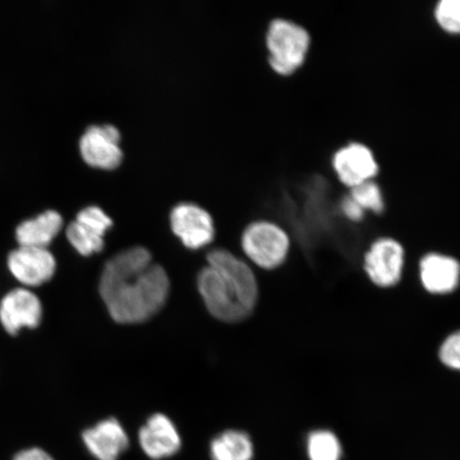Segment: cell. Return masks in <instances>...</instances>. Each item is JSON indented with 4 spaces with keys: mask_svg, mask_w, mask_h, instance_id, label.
<instances>
[{
    "mask_svg": "<svg viewBox=\"0 0 460 460\" xmlns=\"http://www.w3.org/2000/svg\"><path fill=\"white\" fill-rule=\"evenodd\" d=\"M170 290L169 275L158 263L134 278L99 288L109 315L119 324H140L153 318L164 307Z\"/></svg>",
    "mask_w": 460,
    "mask_h": 460,
    "instance_id": "cell-1",
    "label": "cell"
},
{
    "mask_svg": "<svg viewBox=\"0 0 460 460\" xmlns=\"http://www.w3.org/2000/svg\"><path fill=\"white\" fill-rule=\"evenodd\" d=\"M266 44L270 66L281 76H290L306 62L312 36L297 22L278 17L269 24Z\"/></svg>",
    "mask_w": 460,
    "mask_h": 460,
    "instance_id": "cell-2",
    "label": "cell"
},
{
    "mask_svg": "<svg viewBox=\"0 0 460 460\" xmlns=\"http://www.w3.org/2000/svg\"><path fill=\"white\" fill-rule=\"evenodd\" d=\"M241 246L250 261L262 270L281 267L289 255L290 235L272 221L259 220L249 224L241 235Z\"/></svg>",
    "mask_w": 460,
    "mask_h": 460,
    "instance_id": "cell-3",
    "label": "cell"
},
{
    "mask_svg": "<svg viewBox=\"0 0 460 460\" xmlns=\"http://www.w3.org/2000/svg\"><path fill=\"white\" fill-rule=\"evenodd\" d=\"M198 289L208 313L224 323H239L251 314L233 288L214 268L207 266L200 270Z\"/></svg>",
    "mask_w": 460,
    "mask_h": 460,
    "instance_id": "cell-4",
    "label": "cell"
},
{
    "mask_svg": "<svg viewBox=\"0 0 460 460\" xmlns=\"http://www.w3.org/2000/svg\"><path fill=\"white\" fill-rule=\"evenodd\" d=\"M405 258L404 246L399 240L378 238L373 241L364 256L365 273L374 286L390 289L402 280Z\"/></svg>",
    "mask_w": 460,
    "mask_h": 460,
    "instance_id": "cell-5",
    "label": "cell"
},
{
    "mask_svg": "<svg viewBox=\"0 0 460 460\" xmlns=\"http://www.w3.org/2000/svg\"><path fill=\"white\" fill-rule=\"evenodd\" d=\"M332 168L339 182L349 190L376 181L381 172L373 149L364 142H349L332 155Z\"/></svg>",
    "mask_w": 460,
    "mask_h": 460,
    "instance_id": "cell-6",
    "label": "cell"
},
{
    "mask_svg": "<svg viewBox=\"0 0 460 460\" xmlns=\"http://www.w3.org/2000/svg\"><path fill=\"white\" fill-rule=\"evenodd\" d=\"M172 232L190 250H199L215 239L214 218L203 207L182 201L172 207L170 214Z\"/></svg>",
    "mask_w": 460,
    "mask_h": 460,
    "instance_id": "cell-7",
    "label": "cell"
},
{
    "mask_svg": "<svg viewBox=\"0 0 460 460\" xmlns=\"http://www.w3.org/2000/svg\"><path fill=\"white\" fill-rule=\"evenodd\" d=\"M207 262L223 276L238 296L241 304L252 314L256 307L259 289L255 273L249 264L224 249L210 251L207 255Z\"/></svg>",
    "mask_w": 460,
    "mask_h": 460,
    "instance_id": "cell-8",
    "label": "cell"
},
{
    "mask_svg": "<svg viewBox=\"0 0 460 460\" xmlns=\"http://www.w3.org/2000/svg\"><path fill=\"white\" fill-rule=\"evenodd\" d=\"M113 220L100 206L90 205L78 212L76 220L66 229V237L80 255L91 256L105 246V234Z\"/></svg>",
    "mask_w": 460,
    "mask_h": 460,
    "instance_id": "cell-9",
    "label": "cell"
},
{
    "mask_svg": "<svg viewBox=\"0 0 460 460\" xmlns=\"http://www.w3.org/2000/svg\"><path fill=\"white\" fill-rule=\"evenodd\" d=\"M120 132L112 124L92 125L80 137V153L86 164L95 168L113 170L122 163Z\"/></svg>",
    "mask_w": 460,
    "mask_h": 460,
    "instance_id": "cell-10",
    "label": "cell"
},
{
    "mask_svg": "<svg viewBox=\"0 0 460 460\" xmlns=\"http://www.w3.org/2000/svg\"><path fill=\"white\" fill-rule=\"evenodd\" d=\"M10 272L21 284L38 287L53 279L56 259L48 249L20 246L8 257Z\"/></svg>",
    "mask_w": 460,
    "mask_h": 460,
    "instance_id": "cell-11",
    "label": "cell"
},
{
    "mask_svg": "<svg viewBox=\"0 0 460 460\" xmlns=\"http://www.w3.org/2000/svg\"><path fill=\"white\" fill-rule=\"evenodd\" d=\"M42 304L25 288L10 291L0 302V322L5 332L16 335L22 327L36 329L41 323Z\"/></svg>",
    "mask_w": 460,
    "mask_h": 460,
    "instance_id": "cell-12",
    "label": "cell"
},
{
    "mask_svg": "<svg viewBox=\"0 0 460 460\" xmlns=\"http://www.w3.org/2000/svg\"><path fill=\"white\" fill-rule=\"evenodd\" d=\"M419 278L429 295H451L460 285V262L444 252H428L419 262Z\"/></svg>",
    "mask_w": 460,
    "mask_h": 460,
    "instance_id": "cell-13",
    "label": "cell"
},
{
    "mask_svg": "<svg viewBox=\"0 0 460 460\" xmlns=\"http://www.w3.org/2000/svg\"><path fill=\"white\" fill-rule=\"evenodd\" d=\"M139 444L149 458H169L180 451V431L172 420L164 413H155L139 430Z\"/></svg>",
    "mask_w": 460,
    "mask_h": 460,
    "instance_id": "cell-14",
    "label": "cell"
},
{
    "mask_svg": "<svg viewBox=\"0 0 460 460\" xmlns=\"http://www.w3.org/2000/svg\"><path fill=\"white\" fill-rule=\"evenodd\" d=\"M84 444L97 460H119L129 447V437L117 419L108 418L85 429Z\"/></svg>",
    "mask_w": 460,
    "mask_h": 460,
    "instance_id": "cell-15",
    "label": "cell"
},
{
    "mask_svg": "<svg viewBox=\"0 0 460 460\" xmlns=\"http://www.w3.org/2000/svg\"><path fill=\"white\" fill-rule=\"evenodd\" d=\"M153 264V255L146 247L132 246L112 256L105 263L99 288H105L134 278Z\"/></svg>",
    "mask_w": 460,
    "mask_h": 460,
    "instance_id": "cell-16",
    "label": "cell"
},
{
    "mask_svg": "<svg viewBox=\"0 0 460 460\" xmlns=\"http://www.w3.org/2000/svg\"><path fill=\"white\" fill-rule=\"evenodd\" d=\"M63 226V218L55 210L45 211L37 217L20 224L16 229V238L21 246L48 249Z\"/></svg>",
    "mask_w": 460,
    "mask_h": 460,
    "instance_id": "cell-17",
    "label": "cell"
},
{
    "mask_svg": "<svg viewBox=\"0 0 460 460\" xmlns=\"http://www.w3.org/2000/svg\"><path fill=\"white\" fill-rule=\"evenodd\" d=\"M210 456L212 460H252L254 446L244 431L228 429L211 441Z\"/></svg>",
    "mask_w": 460,
    "mask_h": 460,
    "instance_id": "cell-18",
    "label": "cell"
},
{
    "mask_svg": "<svg viewBox=\"0 0 460 460\" xmlns=\"http://www.w3.org/2000/svg\"><path fill=\"white\" fill-rule=\"evenodd\" d=\"M310 460H339L341 445L337 436L330 430H315L309 435L307 444Z\"/></svg>",
    "mask_w": 460,
    "mask_h": 460,
    "instance_id": "cell-19",
    "label": "cell"
},
{
    "mask_svg": "<svg viewBox=\"0 0 460 460\" xmlns=\"http://www.w3.org/2000/svg\"><path fill=\"white\" fill-rule=\"evenodd\" d=\"M349 195L365 212L370 211L374 215H381L386 209L383 189L376 181H367L349 189Z\"/></svg>",
    "mask_w": 460,
    "mask_h": 460,
    "instance_id": "cell-20",
    "label": "cell"
},
{
    "mask_svg": "<svg viewBox=\"0 0 460 460\" xmlns=\"http://www.w3.org/2000/svg\"><path fill=\"white\" fill-rule=\"evenodd\" d=\"M434 19L440 31L460 36V0H440L435 5Z\"/></svg>",
    "mask_w": 460,
    "mask_h": 460,
    "instance_id": "cell-21",
    "label": "cell"
},
{
    "mask_svg": "<svg viewBox=\"0 0 460 460\" xmlns=\"http://www.w3.org/2000/svg\"><path fill=\"white\" fill-rule=\"evenodd\" d=\"M438 358L447 369L460 372V330L451 332L441 342Z\"/></svg>",
    "mask_w": 460,
    "mask_h": 460,
    "instance_id": "cell-22",
    "label": "cell"
},
{
    "mask_svg": "<svg viewBox=\"0 0 460 460\" xmlns=\"http://www.w3.org/2000/svg\"><path fill=\"white\" fill-rule=\"evenodd\" d=\"M341 208L342 215L350 222H361L366 216L365 210L349 195L342 199Z\"/></svg>",
    "mask_w": 460,
    "mask_h": 460,
    "instance_id": "cell-23",
    "label": "cell"
},
{
    "mask_svg": "<svg viewBox=\"0 0 460 460\" xmlns=\"http://www.w3.org/2000/svg\"><path fill=\"white\" fill-rule=\"evenodd\" d=\"M13 460H54L49 453L41 450V448L32 447L28 448L16 454Z\"/></svg>",
    "mask_w": 460,
    "mask_h": 460,
    "instance_id": "cell-24",
    "label": "cell"
}]
</instances>
